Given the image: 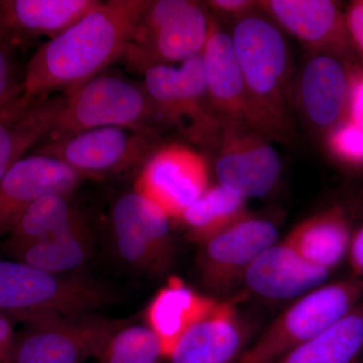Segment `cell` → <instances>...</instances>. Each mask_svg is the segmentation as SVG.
Masks as SVG:
<instances>
[{
	"mask_svg": "<svg viewBox=\"0 0 363 363\" xmlns=\"http://www.w3.org/2000/svg\"><path fill=\"white\" fill-rule=\"evenodd\" d=\"M363 301V279L324 284L296 300L241 355L238 363H274L328 330Z\"/></svg>",
	"mask_w": 363,
	"mask_h": 363,
	"instance_id": "8992f818",
	"label": "cell"
},
{
	"mask_svg": "<svg viewBox=\"0 0 363 363\" xmlns=\"http://www.w3.org/2000/svg\"><path fill=\"white\" fill-rule=\"evenodd\" d=\"M216 303V300L197 292L178 277L169 279L150 301L145 311L147 327L159 339L162 357L169 359L182 337L207 316Z\"/></svg>",
	"mask_w": 363,
	"mask_h": 363,
	"instance_id": "7402d4cb",
	"label": "cell"
},
{
	"mask_svg": "<svg viewBox=\"0 0 363 363\" xmlns=\"http://www.w3.org/2000/svg\"><path fill=\"white\" fill-rule=\"evenodd\" d=\"M347 116L363 128V68L350 67Z\"/></svg>",
	"mask_w": 363,
	"mask_h": 363,
	"instance_id": "4dcf8cb0",
	"label": "cell"
},
{
	"mask_svg": "<svg viewBox=\"0 0 363 363\" xmlns=\"http://www.w3.org/2000/svg\"><path fill=\"white\" fill-rule=\"evenodd\" d=\"M65 94L26 104L20 97L0 106V180L28 150L49 136Z\"/></svg>",
	"mask_w": 363,
	"mask_h": 363,
	"instance_id": "44dd1931",
	"label": "cell"
},
{
	"mask_svg": "<svg viewBox=\"0 0 363 363\" xmlns=\"http://www.w3.org/2000/svg\"><path fill=\"white\" fill-rule=\"evenodd\" d=\"M14 48L0 43V106L20 96L23 78L18 77Z\"/></svg>",
	"mask_w": 363,
	"mask_h": 363,
	"instance_id": "f546056e",
	"label": "cell"
},
{
	"mask_svg": "<svg viewBox=\"0 0 363 363\" xmlns=\"http://www.w3.org/2000/svg\"><path fill=\"white\" fill-rule=\"evenodd\" d=\"M99 0H0V28L13 45L57 35L84 18Z\"/></svg>",
	"mask_w": 363,
	"mask_h": 363,
	"instance_id": "ffe728a7",
	"label": "cell"
},
{
	"mask_svg": "<svg viewBox=\"0 0 363 363\" xmlns=\"http://www.w3.org/2000/svg\"><path fill=\"white\" fill-rule=\"evenodd\" d=\"M259 9L281 30L300 40L312 52L346 56L352 49L345 13L330 0H267Z\"/></svg>",
	"mask_w": 363,
	"mask_h": 363,
	"instance_id": "2e32d148",
	"label": "cell"
},
{
	"mask_svg": "<svg viewBox=\"0 0 363 363\" xmlns=\"http://www.w3.org/2000/svg\"><path fill=\"white\" fill-rule=\"evenodd\" d=\"M272 140L241 123H222L215 138L214 171L218 185L243 199L264 198L281 176V162Z\"/></svg>",
	"mask_w": 363,
	"mask_h": 363,
	"instance_id": "30bf717a",
	"label": "cell"
},
{
	"mask_svg": "<svg viewBox=\"0 0 363 363\" xmlns=\"http://www.w3.org/2000/svg\"><path fill=\"white\" fill-rule=\"evenodd\" d=\"M350 67L342 57L311 52L295 78V107L313 128L328 133L347 116Z\"/></svg>",
	"mask_w": 363,
	"mask_h": 363,
	"instance_id": "9a60e30c",
	"label": "cell"
},
{
	"mask_svg": "<svg viewBox=\"0 0 363 363\" xmlns=\"http://www.w3.org/2000/svg\"><path fill=\"white\" fill-rule=\"evenodd\" d=\"M82 177L52 157H23L0 180V236L11 233L21 215L40 198L70 195Z\"/></svg>",
	"mask_w": 363,
	"mask_h": 363,
	"instance_id": "5bb4252c",
	"label": "cell"
},
{
	"mask_svg": "<svg viewBox=\"0 0 363 363\" xmlns=\"http://www.w3.org/2000/svg\"><path fill=\"white\" fill-rule=\"evenodd\" d=\"M204 157L181 143L157 147L143 164L135 191L159 205L169 218L182 215L209 188Z\"/></svg>",
	"mask_w": 363,
	"mask_h": 363,
	"instance_id": "7c38bea8",
	"label": "cell"
},
{
	"mask_svg": "<svg viewBox=\"0 0 363 363\" xmlns=\"http://www.w3.org/2000/svg\"><path fill=\"white\" fill-rule=\"evenodd\" d=\"M211 16L198 1H150L123 58L130 70L145 74L201 54Z\"/></svg>",
	"mask_w": 363,
	"mask_h": 363,
	"instance_id": "5b68a950",
	"label": "cell"
},
{
	"mask_svg": "<svg viewBox=\"0 0 363 363\" xmlns=\"http://www.w3.org/2000/svg\"><path fill=\"white\" fill-rule=\"evenodd\" d=\"M0 43H4V44H6L11 45V47H13V45L9 44V40H6V35H4V32H2L1 28H0Z\"/></svg>",
	"mask_w": 363,
	"mask_h": 363,
	"instance_id": "d590c367",
	"label": "cell"
},
{
	"mask_svg": "<svg viewBox=\"0 0 363 363\" xmlns=\"http://www.w3.org/2000/svg\"><path fill=\"white\" fill-rule=\"evenodd\" d=\"M149 0L101 1L68 30L40 45L26 65L21 98L33 102L69 92L123 58Z\"/></svg>",
	"mask_w": 363,
	"mask_h": 363,
	"instance_id": "6da1fadb",
	"label": "cell"
},
{
	"mask_svg": "<svg viewBox=\"0 0 363 363\" xmlns=\"http://www.w3.org/2000/svg\"><path fill=\"white\" fill-rule=\"evenodd\" d=\"M96 281L50 274L18 260H0V314L28 324L87 314L111 302Z\"/></svg>",
	"mask_w": 363,
	"mask_h": 363,
	"instance_id": "3957f363",
	"label": "cell"
},
{
	"mask_svg": "<svg viewBox=\"0 0 363 363\" xmlns=\"http://www.w3.org/2000/svg\"><path fill=\"white\" fill-rule=\"evenodd\" d=\"M330 271L304 259L286 243H274L260 253L243 276L248 290L259 297L285 301L311 292Z\"/></svg>",
	"mask_w": 363,
	"mask_h": 363,
	"instance_id": "d6986e66",
	"label": "cell"
},
{
	"mask_svg": "<svg viewBox=\"0 0 363 363\" xmlns=\"http://www.w3.org/2000/svg\"><path fill=\"white\" fill-rule=\"evenodd\" d=\"M202 60L208 101L214 116L221 123L250 126L245 81L230 33L222 30L213 16Z\"/></svg>",
	"mask_w": 363,
	"mask_h": 363,
	"instance_id": "ac0fdd59",
	"label": "cell"
},
{
	"mask_svg": "<svg viewBox=\"0 0 363 363\" xmlns=\"http://www.w3.org/2000/svg\"><path fill=\"white\" fill-rule=\"evenodd\" d=\"M363 351V301L328 330L274 363H353Z\"/></svg>",
	"mask_w": 363,
	"mask_h": 363,
	"instance_id": "cb8c5ba5",
	"label": "cell"
},
{
	"mask_svg": "<svg viewBox=\"0 0 363 363\" xmlns=\"http://www.w3.org/2000/svg\"><path fill=\"white\" fill-rule=\"evenodd\" d=\"M350 221L341 207H331L294 227L284 242L312 264L332 271L347 255Z\"/></svg>",
	"mask_w": 363,
	"mask_h": 363,
	"instance_id": "603a6c76",
	"label": "cell"
},
{
	"mask_svg": "<svg viewBox=\"0 0 363 363\" xmlns=\"http://www.w3.org/2000/svg\"><path fill=\"white\" fill-rule=\"evenodd\" d=\"M100 363H161V344L147 326H128L117 331L98 354Z\"/></svg>",
	"mask_w": 363,
	"mask_h": 363,
	"instance_id": "83f0119b",
	"label": "cell"
},
{
	"mask_svg": "<svg viewBox=\"0 0 363 363\" xmlns=\"http://www.w3.org/2000/svg\"><path fill=\"white\" fill-rule=\"evenodd\" d=\"M18 262L50 274H65L85 264L92 252L87 223L50 240L11 250Z\"/></svg>",
	"mask_w": 363,
	"mask_h": 363,
	"instance_id": "4316f807",
	"label": "cell"
},
{
	"mask_svg": "<svg viewBox=\"0 0 363 363\" xmlns=\"http://www.w3.org/2000/svg\"><path fill=\"white\" fill-rule=\"evenodd\" d=\"M247 92L250 126L272 142L294 135L292 54L283 30L262 13L235 21L230 33Z\"/></svg>",
	"mask_w": 363,
	"mask_h": 363,
	"instance_id": "7a4b0ae2",
	"label": "cell"
},
{
	"mask_svg": "<svg viewBox=\"0 0 363 363\" xmlns=\"http://www.w3.org/2000/svg\"><path fill=\"white\" fill-rule=\"evenodd\" d=\"M347 257L351 277L363 279V225L351 236Z\"/></svg>",
	"mask_w": 363,
	"mask_h": 363,
	"instance_id": "e575fe53",
	"label": "cell"
},
{
	"mask_svg": "<svg viewBox=\"0 0 363 363\" xmlns=\"http://www.w3.org/2000/svg\"><path fill=\"white\" fill-rule=\"evenodd\" d=\"M214 13L229 16L234 21L240 20L247 14L252 13L259 2L250 0H212L208 4Z\"/></svg>",
	"mask_w": 363,
	"mask_h": 363,
	"instance_id": "d6a6232c",
	"label": "cell"
},
{
	"mask_svg": "<svg viewBox=\"0 0 363 363\" xmlns=\"http://www.w3.org/2000/svg\"><path fill=\"white\" fill-rule=\"evenodd\" d=\"M248 214L247 200L220 185H214L209 186L179 220L191 240L203 245Z\"/></svg>",
	"mask_w": 363,
	"mask_h": 363,
	"instance_id": "484cf974",
	"label": "cell"
},
{
	"mask_svg": "<svg viewBox=\"0 0 363 363\" xmlns=\"http://www.w3.org/2000/svg\"><path fill=\"white\" fill-rule=\"evenodd\" d=\"M278 235L272 221L248 214L201 245L198 267L203 283L215 293H226L260 253L277 243Z\"/></svg>",
	"mask_w": 363,
	"mask_h": 363,
	"instance_id": "4fadbf2b",
	"label": "cell"
},
{
	"mask_svg": "<svg viewBox=\"0 0 363 363\" xmlns=\"http://www.w3.org/2000/svg\"><path fill=\"white\" fill-rule=\"evenodd\" d=\"M130 322L97 315L48 318L26 324L16 335L13 363H83Z\"/></svg>",
	"mask_w": 363,
	"mask_h": 363,
	"instance_id": "ba28073f",
	"label": "cell"
},
{
	"mask_svg": "<svg viewBox=\"0 0 363 363\" xmlns=\"http://www.w3.org/2000/svg\"><path fill=\"white\" fill-rule=\"evenodd\" d=\"M250 328L233 302H218L177 344L169 363H238Z\"/></svg>",
	"mask_w": 363,
	"mask_h": 363,
	"instance_id": "e0dca14e",
	"label": "cell"
},
{
	"mask_svg": "<svg viewBox=\"0 0 363 363\" xmlns=\"http://www.w3.org/2000/svg\"><path fill=\"white\" fill-rule=\"evenodd\" d=\"M143 75L160 123L176 126L192 142L213 145L222 123L208 101L202 52L177 68L157 66Z\"/></svg>",
	"mask_w": 363,
	"mask_h": 363,
	"instance_id": "52a82bcc",
	"label": "cell"
},
{
	"mask_svg": "<svg viewBox=\"0 0 363 363\" xmlns=\"http://www.w3.org/2000/svg\"><path fill=\"white\" fill-rule=\"evenodd\" d=\"M345 21L351 45L363 62V0L350 4L345 13Z\"/></svg>",
	"mask_w": 363,
	"mask_h": 363,
	"instance_id": "1f68e13d",
	"label": "cell"
},
{
	"mask_svg": "<svg viewBox=\"0 0 363 363\" xmlns=\"http://www.w3.org/2000/svg\"><path fill=\"white\" fill-rule=\"evenodd\" d=\"M169 216L138 191L121 196L112 212V228L121 259L143 272L162 274L174 259Z\"/></svg>",
	"mask_w": 363,
	"mask_h": 363,
	"instance_id": "8fae6325",
	"label": "cell"
},
{
	"mask_svg": "<svg viewBox=\"0 0 363 363\" xmlns=\"http://www.w3.org/2000/svg\"><path fill=\"white\" fill-rule=\"evenodd\" d=\"M68 196L49 194L37 200L11 229L6 247L11 250L56 238L85 224L69 204Z\"/></svg>",
	"mask_w": 363,
	"mask_h": 363,
	"instance_id": "d4e9b609",
	"label": "cell"
},
{
	"mask_svg": "<svg viewBox=\"0 0 363 363\" xmlns=\"http://www.w3.org/2000/svg\"><path fill=\"white\" fill-rule=\"evenodd\" d=\"M326 145L340 164L363 169V128L348 117L327 133Z\"/></svg>",
	"mask_w": 363,
	"mask_h": 363,
	"instance_id": "f1b7e54d",
	"label": "cell"
},
{
	"mask_svg": "<svg viewBox=\"0 0 363 363\" xmlns=\"http://www.w3.org/2000/svg\"><path fill=\"white\" fill-rule=\"evenodd\" d=\"M16 341L11 319L0 314V363H13Z\"/></svg>",
	"mask_w": 363,
	"mask_h": 363,
	"instance_id": "836d02e7",
	"label": "cell"
},
{
	"mask_svg": "<svg viewBox=\"0 0 363 363\" xmlns=\"http://www.w3.org/2000/svg\"><path fill=\"white\" fill-rule=\"evenodd\" d=\"M35 155L65 162L81 176L121 173L145 164L157 147L156 131L100 128L44 140Z\"/></svg>",
	"mask_w": 363,
	"mask_h": 363,
	"instance_id": "9c48e42d",
	"label": "cell"
},
{
	"mask_svg": "<svg viewBox=\"0 0 363 363\" xmlns=\"http://www.w3.org/2000/svg\"><path fill=\"white\" fill-rule=\"evenodd\" d=\"M159 116L145 86L116 76H97L65 92L48 140L100 128L155 130Z\"/></svg>",
	"mask_w": 363,
	"mask_h": 363,
	"instance_id": "277c9868",
	"label": "cell"
}]
</instances>
